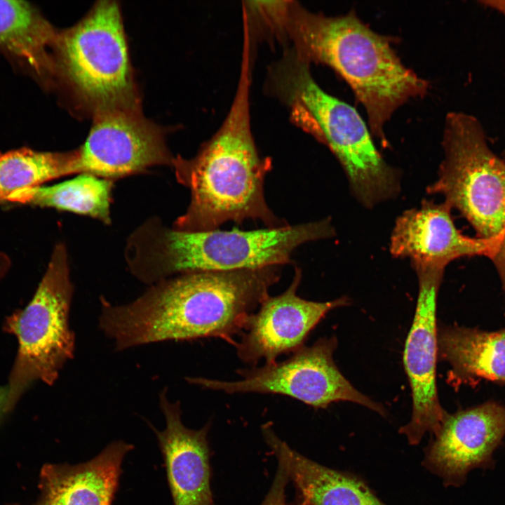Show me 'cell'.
<instances>
[{
  "mask_svg": "<svg viewBox=\"0 0 505 505\" xmlns=\"http://www.w3.org/2000/svg\"><path fill=\"white\" fill-rule=\"evenodd\" d=\"M284 18L283 38L290 48L302 60L325 65L346 81L366 110L372 135L387 147L385 123L410 99L424 96L429 83L405 67L389 38L354 10L331 16L287 1Z\"/></svg>",
  "mask_w": 505,
  "mask_h": 505,
  "instance_id": "obj_3",
  "label": "cell"
},
{
  "mask_svg": "<svg viewBox=\"0 0 505 505\" xmlns=\"http://www.w3.org/2000/svg\"><path fill=\"white\" fill-rule=\"evenodd\" d=\"M278 469L270 490L261 505H286L285 487L288 482L289 474L286 465L280 457Z\"/></svg>",
  "mask_w": 505,
  "mask_h": 505,
  "instance_id": "obj_22",
  "label": "cell"
},
{
  "mask_svg": "<svg viewBox=\"0 0 505 505\" xmlns=\"http://www.w3.org/2000/svg\"><path fill=\"white\" fill-rule=\"evenodd\" d=\"M337 342L322 337L311 346H303L286 360L240 369L241 379L222 381L206 377H186L187 382L203 389L227 393H259L287 396L316 408L332 403L350 401L382 416L385 409L354 388L333 360Z\"/></svg>",
  "mask_w": 505,
  "mask_h": 505,
  "instance_id": "obj_9",
  "label": "cell"
},
{
  "mask_svg": "<svg viewBox=\"0 0 505 505\" xmlns=\"http://www.w3.org/2000/svg\"><path fill=\"white\" fill-rule=\"evenodd\" d=\"M502 159L505 161V149H504V151L503 152V157H502Z\"/></svg>",
  "mask_w": 505,
  "mask_h": 505,
  "instance_id": "obj_27",
  "label": "cell"
},
{
  "mask_svg": "<svg viewBox=\"0 0 505 505\" xmlns=\"http://www.w3.org/2000/svg\"><path fill=\"white\" fill-rule=\"evenodd\" d=\"M73 295L67 249L59 243L32 299L4 323V330L15 335L18 343L6 384L9 412L35 382L53 385L74 358L76 337L69 326Z\"/></svg>",
  "mask_w": 505,
  "mask_h": 505,
  "instance_id": "obj_8",
  "label": "cell"
},
{
  "mask_svg": "<svg viewBox=\"0 0 505 505\" xmlns=\"http://www.w3.org/2000/svg\"><path fill=\"white\" fill-rule=\"evenodd\" d=\"M58 32L29 3L0 0V48L52 79V51Z\"/></svg>",
  "mask_w": 505,
  "mask_h": 505,
  "instance_id": "obj_19",
  "label": "cell"
},
{
  "mask_svg": "<svg viewBox=\"0 0 505 505\" xmlns=\"http://www.w3.org/2000/svg\"><path fill=\"white\" fill-rule=\"evenodd\" d=\"M267 86L288 107L292 122L335 156L361 204L372 208L398 194V174L377 149L360 114L323 90L310 64L291 48L269 68Z\"/></svg>",
  "mask_w": 505,
  "mask_h": 505,
  "instance_id": "obj_5",
  "label": "cell"
},
{
  "mask_svg": "<svg viewBox=\"0 0 505 505\" xmlns=\"http://www.w3.org/2000/svg\"><path fill=\"white\" fill-rule=\"evenodd\" d=\"M282 267L184 273L151 285L127 304L102 298L99 328L117 351L207 337L234 345L233 337L243 332Z\"/></svg>",
  "mask_w": 505,
  "mask_h": 505,
  "instance_id": "obj_1",
  "label": "cell"
},
{
  "mask_svg": "<svg viewBox=\"0 0 505 505\" xmlns=\"http://www.w3.org/2000/svg\"><path fill=\"white\" fill-rule=\"evenodd\" d=\"M53 79L92 116L140 108L119 6L100 1L78 23L58 32Z\"/></svg>",
  "mask_w": 505,
  "mask_h": 505,
  "instance_id": "obj_6",
  "label": "cell"
},
{
  "mask_svg": "<svg viewBox=\"0 0 505 505\" xmlns=\"http://www.w3.org/2000/svg\"><path fill=\"white\" fill-rule=\"evenodd\" d=\"M11 505H18V504H11Z\"/></svg>",
  "mask_w": 505,
  "mask_h": 505,
  "instance_id": "obj_28",
  "label": "cell"
},
{
  "mask_svg": "<svg viewBox=\"0 0 505 505\" xmlns=\"http://www.w3.org/2000/svg\"><path fill=\"white\" fill-rule=\"evenodd\" d=\"M451 210L444 201L425 200L419 206L405 210L392 230L389 243L392 256L410 259L414 268L445 269L454 260L476 255L494 262L501 252L503 240L462 234L454 223Z\"/></svg>",
  "mask_w": 505,
  "mask_h": 505,
  "instance_id": "obj_13",
  "label": "cell"
},
{
  "mask_svg": "<svg viewBox=\"0 0 505 505\" xmlns=\"http://www.w3.org/2000/svg\"><path fill=\"white\" fill-rule=\"evenodd\" d=\"M8 397V389L7 386H0V421L9 412L7 405Z\"/></svg>",
  "mask_w": 505,
  "mask_h": 505,
  "instance_id": "obj_23",
  "label": "cell"
},
{
  "mask_svg": "<svg viewBox=\"0 0 505 505\" xmlns=\"http://www.w3.org/2000/svg\"><path fill=\"white\" fill-rule=\"evenodd\" d=\"M72 173H79L76 149L50 152L22 148L0 154V202L17 191Z\"/></svg>",
  "mask_w": 505,
  "mask_h": 505,
  "instance_id": "obj_21",
  "label": "cell"
},
{
  "mask_svg": "<svg viewBox=\"0 0 505 505\" xmlns=\"http://www.w3.org/2000/svg\"><path fill=\"white\" fill-rule=\"evenodd\" d=\"M3 276H4L3 270L0 265V281L3 278Z\"/></svg>",
  "mask_w": 505,
  "mask_h": 505,
  "instance_id": "obj_26",
  "label": "cell"
},
{
  "mask_svg": "<svg viewBox=\"0 0 505 505\" xmlns=\"http://www.w3.org/2000/svg\"><path fill=\"white\" fill-rule=\"evenodd\" d=\"M265 439L284 461L299 495L310 505H386L360 478L330 469L300 454L280 440L270 426Z\"/></svg>",
  "mask_w": 505,
  "mask_h": 505,
  "instance_id": "obj_17",
  "label": "cell"
},
{
  "mask_svg": "<svg viewBox=\"0 0 505 505\" xmlns=\"http://www.w3.org/2000/svg\"><path fill=\"white\" fill-rule=\"evenodd\" d=\"M112 180L89 173L52 186H38L17 191L7 202L53 208L97 219L109 224Z\"/></svg>",
  "mask_w": 505,
  "mask_h": 505,
  "instance_id": "obj_20",
  "label": "cell"
},
{
  "mask_svg": "<svg viewBox=\"0 0 505 505\" xmlns=\"http://www.w3.org/2000/svg\"><path fill=\"white\" fill-rule=\"evenodd\" d=\"M414 269L418 278L419 292L403 352L405 370L412 397V413L409 422L399 431L410 445L419 444L426 433L436 435L447 414L440 404L436 379V305L445 269L436 267Z\"/></svg>",
  "mask_w": 505,
  "mask_h": 505,
  "instance_id": "obj_11",
  "label": "cell"
},
{
  "mask_svg": "<svg viewBox=\"0 0 505 505\" xmlns=\"http://www.w3.org/2000/svg\"><path fill=\"white\" fill-rule=\"evenodd\" d=\"M166 419L163 431L154 429L164 458L174 505H214L210 488V424L199 430L185 426L180 402H171L167 389L159 393Z\"/></svg>",
  "mask_w": 505,
  "mask_h": 505,
  "instance_id": "obj_15",
  "label": "cell"
},
{
  "mask_svg": "<svg viewBox=\"0 0 505 505\" xmlns=\"http://www.w3.org/2000/svg\"><path fill=\"white\" fill-rule=\"evenodd\" d=\"M302 270L295 267L288 288L276 296H268L249 319L239 342L234 346L238 358L256 366L276 361L283 354L294 353L304 346L311 331L330 311L349 303L342 297L332 301L314 302L301 298L297 291Z\"/></svg>",
  "mask_w": 505,
  "mask_h": 505,
  "instance_id": "obj_12",
  "label": "cell"
},
{
  "mask_svg": "<svg viewBox=\"0 0 505 505\" xmlns=\"http://www.w3.org/2000/svg\"><path fill=\"white\" fill-rule=\"evenodd\" d=\"M93 119L85 142L76 149L79 173L112 180L154 166H173L163 130L140 108L106 111Z\"/></svg>",
  "mask_w": 505,
  "mask_h": 505,
  "instance_id": "obj_10",
  "label": "cell"
},
{
  "mask_svg": "<svg viewBox=\"0 0 505 505\" xmlns=\"http://www.w3.org/2000/svg\"><path fill=\"white\" fill-rule=\"evenodd\" d=\"M504 436L505 407L494 402L447 414L423 465L445 485L459 486L470 470L488 464Z\"/></svg>",
  "mask_w": 505,
  "mask_h": 505,
  "instance_id": "obj_14",
  "label": "cell"
},
{
  "mask_svg": "<svg viewBox=\"0 0 505 505\" xmlns=\"http://www.w3.org/2000/svg\"><path fill=\"white\" fill-rule=\"evenodd\" d=\"M451 366L454 385L484 379L505 382V329L486 332L459 326L438 329V358Z\"/></svg>",
  "mask_w": 505,
  "mask_h": 505,
  "instance_id": "obj_18",
  "label": "cell"
},
{
  "mask_svg": "<svg viewBox=\"0 0 505 505\" xmlns=\"http://www.w3.org/2000/svg\"><path fill=\"white\" fill-rule=\"evenodd\" d=\"M486 6L494 8L499 12L505 15V1H483L482 2Z\"/></svg>",
  "mask_w": 505,
  "mask_h": 505,
  "instance_id": "obj_24",
  "label": "cell"
},
{
  "mask_svg": "<svg viewBox=\"0 0 505 505\" xmlns=\"http://www.w3.org/2000/svg\"><path fill=\"white\" fill-rule=\"evenodd\" d=\"M250 62L248 55L242 56L236 93L218 130L194 156L174 159L175 177L190 191L186 211L174 222L176 230L206 231L247 220L270 228L288 224L265 199L264 180L272 161L260 156L251 130Z\"/></svg>",
  "mask_w": 505,
  "mask_h": 505,
  "instance_id": "obj_2",
  "label": "cell"
},
{
  "mask_svg": "<svg viewBox=\"0 0 505 505\" xmlns=\"http://www.w3.org/2000/svg\"><path fill=\"white\" fill-rule=\"evenodd\" d=\"M334 235L330 219L250 231H183L152 218L130 235L125 257L131 274L151 285L193 271L292 264L299 246Z\"/></svg>",
  "mask_w": 505,
  "mask_h": 505,
  "instance_id": "obj_4",
  "label": "cell"
},
{
  "mask_svg": "<svg viewBox=\"0 0 505 505\" xmlns=\"http://www.w3.org/2000/svg\"><path fill=\"white\" fill-rule=\"evenodd\" d=\"M132 449L130 444L116 441L84 463L46 464L36 505H112L122 462Z\"/></svg>",
  "mask_w": 505,
  "mask_h": 505,
  "instance_id": "obj_16",
  "label": "cell"
},
{
  "mask_svg": "<svg viewBox=\"0 0 505 505\" xmlns=\"http://www.w3.org/2000/svg\"><path fill=\"white\" fill-rule=\"evenodd\" d=\"M442 146L438 178L427 192L443 196L469 221L477 237L503 240L493 263L505 293V161L490 147L480 121L464 112L447 114Z\"/></svg>",
  "mask_w": 505,
  "mask_h": 505,
  "instance_id": "obj_7",
  "label": "cell"
},
{
  "mask_svg": "<svg viewBox=\"0 0 505 505\" xmlns=\"http://www.w3.org/2000/svg\"><path fill=\"white\" fill-rule=\"evenodd\" d=\"M292 505H310L307 501H306L302 497H301L299 495H298L297 499L295 501V502Z\"/></svg>",
  "mask_w": 505,
  "mask_h": 505,
  "instance_id": "obj_25",
  "label": "cell"
}]
</instances>
